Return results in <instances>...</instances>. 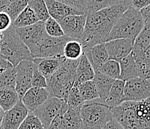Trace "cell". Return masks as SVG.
Returning <instances> with one entry per match:
<instances>
[{
	"label": "cell",
	"instance_id": "cell-1",
	"mask_svg": "<svg viewBox=\"0 0 150 129\" xmlns=\"http://www.w3.org/2000/svg\"><path fill=\"white\" fill-rule=\"evenodd\" d=\"M129 8L128 5L120 4L88 13L81 39L84 52L95 45L107 42L109 34L117 20Z\"/></svg>",
	"mask_w": 150,
	"mask_h": 129
},
{
	"label": "cell",
	"instance_id": "cell-2",
	"mask_svg": "<svg viewBox=\"0 0 150 129\" xmlns=\"http://www.w3.org/2000/svg\"><path fill=\"white\" fill-rule=\"evenodd\" d=\"M79 60L66 59L52 75L46 78V89L50 96L66 101L68 93L75 84Z\"/></svg>",
	"mask_w": 150,
	"mask_h": 129
},
{
	"label": "cell",
	"instance_id": "cell-3",
	"mask_svg": "<svg viewBox=\"0 0 150 129\" xmlns=\"http://www.w3.org/2000/svg\"><path fill=\"white\" fill-rule=\"evenodd\" d=\"M144 23L145 20L140 11L129 7L117 20L109 34L107 42L122 38L129 39L134 42L144 28Z\"/></svg>",
	"mask_w": 150,
	"mask_h": 129
},
{
	"label": "cell",
	"instance_id": "cell-4",
	"mask_svg": "<svg viewBox=\"0 0 150 129\" xmlns=\"http://www.w3.org/2000/svg\"><path fill=\"white\" fill-rule=\"evenodd\" d=\"M3 35L0 46V55L2 58L14 66L25 60L33 61L30 50L20 39L13 25L3 32Z\"/></svg>",
	"mask_w": 150,
	"mask_h": 129
},
{
	"label": "cell",
	"instance_id": "cell-5",
	"mask_svg": "<svg viewBox=\"0 0 150 129\" xmlns=\"http://www.w3.org/2000/svg\"><path fill=\"white\" fill-rule=\"evenodd\" d=\"M80 114L84 129H102L113 118L110 108L99 99L84 101L80 105Z\"/></svg>",
	"mask_w": 150,
	"mask_h": 129
},
{
	"label": "cell",
	"instance_id": "cell-6",
	"mask_svg": "<svg viewBox=\"0 0 150 129\" xmlns=\"http://www.w3.org/2000/svg\"><path fill=\"white\" fill-rule=\"evenodd\" d=\"M73 39L67 36L55 37L46 35V37L31 51L33 58H51L64 56V48L69 40Z\"/></svg>",
	"mask_w": 150,
	"mask_h": 129
},
{
	"label": "cell",
	"instance_id": "cell-7",
	"mask_svg": "<svg viewBox=\"0 0 150 129\" xmlns=\"http://www.w3.org/2000/svg\"><path fill=\"white\" fill-rule=\"evenodd\" d=\"M67 109V103L65 100L50 96L41 105L32 113L40 119L45 129H47L55 116L58 114H64Z\"/></svg>",
	"mask_w": 150,
	"mask_h": 129
},
{
	"label": "cell",
	"instance_id": "cell-8",
	"mask_svg": "<svg viewBox=\"0 0 150 129\" xmlns=\"http://www.w3.org/2000/svg\"><path fill=\"white\" fill-rule=\"evenodd\" d=\"M113 118L124 129H144L134 111V102L125 101L115 108H110Z\"/></svg>",
	"mask_w": 150,
	"mask_h": 129
},
{
	"label": "cell",
	"instance_id": "cell-9",
	"mask_svg": "<svg viewBox=\"0 0 150 129\" xmlns=\"http://www.w3.org/2000/svg\"><path fill=\"white\" fill-rule=\"evenodd\" d=\"M35 66L33 61L25 60L15 66V90L18 93L20 100L26 91L31 87V80Z\"/></svg>",
	"mask_w": 150,
	"mask_h": 129
},
{
	"label": "cell",
	"instance_id": "cell-10",
	"mask_svg": "<svg viewBox=\"0 0 150 129\" xmlns=\"http://www.w3.org/2000/svg\"><path fill=\"white\" fill-rule=\"evenodd\" d=\"M125 101L139 102L150 97V79L135 78L125 81Z\"/></svg>",
	"mask_w": 150,
	"mask_h": 129
},
{
	"label": "cell",
	"instance_id": "cell-11",
	"mask_svg": "<svg viewBox=\"0 0 150 129\" xmlns=\"http://www.w3.org/2000/svg\"><path fill=\"white\" fill-rule=\"evenodd\" d=\"M16 32L23 43L26 45L30 52L47 35L45 30L44 23L42 21H38L29 26L16 28Z\"/></svg>",
	"mask_w": 150,
	"mask_h": 129
},
{
	"label": "cell",
	"instance_id": "cell-12",
	"mask_svg": "<svg viewBox=\"0 0 150 129\" xmlns=\"http://www.w3.org/2000/svg\"><path fill=\"white\" fill-rule=\"evenodd\" d=\"M87 15H71L58 20L65 36L81 42L84 34Z\"/></svg>",
	"mask_w": 150,
	"mask_h": 129
},
{
	"label": "cell",
	"instance_id": "cell-13",
	"mask_svg": "<svg viewBox=\"0 0 150 129\" xmlns=\"http://www.w3.org/2000/svg\"><path fill=\"white\" fill-rule=\"evenodd\" d=\"M28 113L26 107L20 100L13 108L5 111L1 123L2 129H18Z\"/></svg>",
	"mask_w": 150,
	"mask_h": 129
},
{
	"label": "cell",
	"instance_id": "cell-14",
	"mask_svg": "<svg viewBox=\"0 0 150 129\" xmlns=\"http://www.w3.org/2000/svg\"><path fill=\"white\" fill-rule=\"evenodd\" d=\"M108 54V60L120 61L133 50L134 42L129 39H116L104 43Z\"/></svg>",
	"mask_w": 150,
	"mask_h": 129
},
{
	"label": "cell",
	"instance_id": "cell-15",
	"mask_svg": "<svg viewBox=\"0 0 150 129\" xmlns=\"http://www.w3.org/2000/svg\"><path fill=\"white\" fill-rule=\"evenodd\" d=\"M50 96L46 88L31 87L24 94L21 101L29 112H34Z\"/></svg>",
	"mask_w": 150,
	"mask_h": 129
},
{
	"label": "cell",
	"instance_id": "cell-16",
	"mask_svg": "<svg viewBox=\"0 0 150 129\" xmlns=\"http://www.w3.org/2000/svg\"><path fill=\"white\" fill-rule=\"evenodd\" d=\"M66 58L62 57H51V58H34L33 62L36 65L38 70L44 75L49 78L52 75L65 61Z\"/></svg>",
	"mask_w": 150,
	"mask_h": 129
},
{
	"label": "cell",
	"instance_id": "cell-17",
	"mask_svg": "<svg viewBox=\"0 0 150 129\" xmlns=\"http://www.w3.org/2000/svg\"><path fill=\"white\" fill-rule=\"evenodd\" d=\"M45 2L50 17L56 20L71 15L83 14L80 11L56 0H45Z\"/></svg>",
	"mask_w": 150,
	"mask_h": 129
},
{
	"label": "cell",
	"instance_id": "cell-18",
	"mask_svg": "<svg viewBox=\"0 0 150 129\" xmlns=\"http://www.w3.org/2000/svg\"><path fill=\"white\" fill-rule=\"evenodd\" d=\"M95 75V71L89 60L86 56L85 53H83L79 60L77 67L76 70V79L75 84L79 85L83 82L92 81Z\"/></svg>",
	"mask_w": 150,
	"mask_h": 129
},
{
	"label": "cell",
	"instance_id": "cell-19",
	"mask_svg": "<svg viewBox=\"0 0 150 129\" xmlns=\"http://www.w3.org/2000/svg\"><path fill=\"white\" fill-rule=\"evenodd\" d=\"M84 53L92 65L94 71H96L105 62L108 60V54L105 47L104 43L95 45L88 51H84Z\"/></svg>",
	"mask_w": 150,
	"mask_h": 129
},
{
	"label": "cell",
	"instance_id": "cell-20",
	"mask_svg": "<svg viewBox=\"0 0 150 129\" xmlns=\"http://www.w3.org/2000/svg\"><path fill=\"white\" fill-rule=\"evenodd\" d=\"M125 81L120 79H117L114 81L112 87L110 88L108 96L105 102V104L108 106L109 108H115L125 102Z\"/></svg>",
	"mask_w": 150,
	"mask_h": 129
},
{
	"label": "cell",
	"instance_id": "cell-21",
	"mask_svg": "<svg viewBox=\"0 0 150 129\" xmlns=\"http://www.w3.org/2000/svg\"><path fill=\"white\" fill-rule=\"evenodd\" d=\"M119 63L120 66V75L119 79L126 81L128 80L138 78L137 64L132 51L129 55L120 60Z\"/></svg>",
	"mask_w": 150,
	"mask_h": 129
},
{
	"label": "cell",
	"instance_id": "cell-22",
	"mask_svg": "<svg viewBox=\"0 0 150 129\" xmlns=\"http://www.w3.org/2000/svg\"><path fill=\"white\" fill-rule=\"evenodd\" d=\"M93 81L96 85L99 99L102 103H105L115 80L102 74L100 72L95 71V75Z\"/></svg>",
	"mask_w": 150,
	"mask_h": 129
},
{
	"label": "cell",
	"instance_id": "cell-23",
	"mask_svg": "<svg viewBox=\"0 0 150 129\" xmlns=\"http://www.w3.org/2000/svg\"><path fill=\"white\" fill-rule=\"evenodd\" d=\"M134 111L144 129H150V97L139 102H134Z\"/></svg>",
	"mask_w": 150,
	"mask_h": 129
},
{
	"label": "cell",
	"instance_id": "cell-24",
	"mask_svg": "<svg viewBox=\"0 0 150 129\" xmlns=\"http://www.w3.org/2000/svg\"><path fill=\"white\" fill-rule=\"evenodd\" d=\"M62 129H84L80 114V106L68 108L63 116Z\"/></svg>",
	"mask_w": 150,
	"mask_h": 129
},
{
	"label": "cell",
	"instance_id": "cell-25",
	"mask_svg": "<svg viewBox=\"0 0 150 129\" xmlns=\"http://www.w3.org/2000/svg\"><path fill=\"white\" fill-rule=\"evenodd\" d=\"M20 100L15 88H0V106L4 111H8Z\"/></svg>",
	"mask_w": 150,
	"mask_h": 129
},
{
	"label": "cell",
	"instance_id": "cell-26",
	"mask_svg": "<svg viewBox=\"0 0 150 129\" xmlns=\"http://www.w3.org/2000/svg\"><path fill=\"white\" fill-rule=\"evenodd\" d=\"M39 21L37 15L35 12L27 6L21 13L19 14L16 20L12 23V25L15 28H23V27L29 26L31 25L36 23Z\"/></svg>",
	"mask_w": 150,
	"mask_h": 129
},
{
	"label": "cell",
	"instance_id": "cell-27",
	"mask_svg": "<svg viewBox=\"0 0 150 129\" xmlns=\"http://www.w3.org/2000/svg\"><path fill=\"white\" fill-rule=\"evenodd\" d=\"M84 53L82 44L80 41L70 40L65 44L64 48V56L66 59L78 60Z\"/></svg>",
	"mask_w": 150,
	"mask_h": 129
},
{
	"label": "cell",
	"instance_id": "cell-28",
	"mask_svg": "<svg viewBox=\"0 0 150 129\" xmlns=\"http://www.w3.org/2000/svg\"><path fill=\"white\" fill-rule=\"evenodd\" d=\"M96 71L100 72L102 74L113 78L114 80L119 79L120 75V66L119 61L114 60H108Z\"/></svg>",
	"mask_w": 150,
	"mask_h": 129
},
{
	"label": "cell",
	"instance_id": "cell-29",
	"mask_svg": "<svg viewBox=\"0 0 150 129\" xmlns=\"http://www.w3.org/2000/svg\"><path fill=\"white\" fill-rule=\"evenodd\" d=\"M81 96L84 101H90L99 99L97 90L93 81H88L77 85Z\"/></svg>",
	"mask_w": 150,
	"mask_h": 129
},
{
	"label": "cell",
	"instance_id": "cell-30",
	"mask_svg": "<svg viewBox=\"0 0 150 129\" xmlns=\"http://www.w3.org/2000/svg\"><path fill=\"white\" fill-rule=\"evenodd\" d=\"M28 6L35 12L39 21L44 23L50 17L45 0H28Z\"/></svg>",
	"mask_w": 150,
	"mask_h": 129
},
{
	"label": "cell",
	"instance_id": "cell-31",
	"mask_svg": "<svg viewBox=\"0 0 150 129\" xmlns=\"http://www.w3.org/2000/svg\"><path fill=\"white\" fill-rule=\"evenodd\" d=\"M15 66L10 63L8 67L0 74V88H15Z\"/></svg>",
	"mask_w": 150,
	"mask_h": 129
},
{
	"label": "cell",
	"instance_id": "cell-32",
	"mask_svg": "<svg viewBox=\"0 0 150 129\" xmlns=\"http://www.w3.org/2000/svg\"><path fill=\"white\" fill-rule=\"evenodd\" d=\"M28 0H13L4 12L10 17L13 23L20 13L28 6Z\"/></svg>",
	"mask_w": 150,
	"mask_h": 129
},
{
	"label": "cell",
	"instance_id": "cell-33",
	"mask_svg": "<svg viewBox=\"0 0 150 129\" xmlns=\"http://www.w3.org/2000/svg\"><path fill=\"white\" fill-rule=\"evenodd\" d=\"M44 25L46 34L49 36L55 37L64 36L61 25L59 24L58 20H56L55 19L50 17L44 22Z\"/></svg>",
	"mask_w": 150,
	"mask_h": 129
},
{
	"label": "cell",
	"instance_id": "cell-34",
	"mask_svg": "<svg viewBox=\"0 0 150 129\" xmlns=\"http://www.w3.org/2000/svg\"><path fill=\"white\" fill-rule=\"evenodd\" d=\"M18 129H45L40 120L32 112H29Z\"/></svg>",
	"mask_w": 150,
	"mask_h": 129
},
{
	"label": "cell",
	"instance_id": "cell-35",
	"mask_svg": "<svg viewBox=\"0 0 150 129\" xmlns=\"http://www.w3.org/2000/svg\"><path fill=\"white\" fill-rule=\"evenodd\" d=\"M66 102L67 103L68 108H78L84 102V101L80 94L77 85H73L68 93Z\"/></svg>",
	"mask_w": 150,
	"mask_h": 129
},
{
	"label": "cell",
	"instance_id": "cell-36",
	"mask_svg": "<svg viewBox=\"0 0 150 129\" xmlns=\"http://www.w3.org/2000/svg\"><path fill=\"white\" fill-rule=\"evenodd\" d=\"M80 11L83 14L88 15L91 0H56Z\"/></svg>",
	"mask_w": 150,
	"mask_h": 129
},
{
	"label": "cell",
	"instance_id": "cell-37",
	"mask_svg": "<svg viewBox=\"0 0 150 129\" xmlns=\"http://www.w3.org/2000/svg\"><path fill=\"white\" fill-rule=\"evenodd\" d=\"M31 87L46 88V78L41 73L39 72L36 65L34 68L33 76L31 80Z\"/></svg>",
	"mask_w": 150,
	"mask_h": 129
},
{
	"label": "cell",
	"instance_id": "cell-38",
	"mask_svg": "<svg viewBox=\"0 0 150 129\" xmlns=\"http://www.w3.org/2000/svg\"><path fill=\"white\" fill-rule=\"evenodd\" d=\"M138 77L143 79H150V64L142 60H135Z\"/></svg>",
	"mask_w": 150,
	"mask_h": 129
},
{
	"label": "cell",
	"instance_id": "cell-39",
	"mask_svg": "<svg viewBox=\"0 0 150 129\" xmlns=\"http://www.w3.org/2000/svg\"><path fill=\"white\" fill-rule=\"evenodd\" d=\"M11 25V20L8 15L4 11L0 12V32H5Z\"/></svg>",
	"mask_w": 150,
	"mask_h": 129
},
{
	"label": "cell",
	"instance_id": "cell-40",
	"mask_svg": "<svg viewBox=\"0 0 150 129\" xmlns=\"http://www.w3.org/2000/svg\"><path fill=\"white\" fill-rule=\"evenodd\" d=\"M64 114H58V116H55L52 119L47 129H62V121Z\"/></svg>",
	"mask_w": 150,
	"mask_h": 129
},
{
	"label": "cell",
	"instance_id": "cell-41",
	"mask_svg": "<svg viewBox=\"0 0 150 129\" xmlns=\"http://www.w3.org/2000/svg\"><path fill=\"white\" fill-rule=\"evenodd\" d=\"M150 5V0H131V7L140 11Z\"/></svg>",
	"mask_w": 150,
	"mask_h": 129
},
{
	"label": "cell",
	"instance_id": "cell-42",
	"mask_svg": "<svg viewBox=\"0 0 150 129\" xmlns=\"http://www.w3.org/2000/svg\"><path fill=\"white\" fill-rule=\"evenodd\" d=\"M102 129H124L122 126L120 125L118 122L115 119L112 118V119L109 120L105 125L102 128Z\"/></svg>",
	"mask_w": 150,
	"mask_h": 129
},
{
	"label": "cell",
	"instance_id": "cell-43",
	"mask_svg": "<svg viewBox=\"0 0 150 129\" xmlns=\"http://www.w3.org/2000/svg\"><path fill=\"white\" fill-rule=\"evenodd\" d=\"M140 11L142 15V17H143V18H144V20L145 21L150 20V5L145 7L144 8H142Z\"/></svg>",
	"mask_w": 150,
	"mask_h": 129
},
{
	"label": "cell",
	"instance_id": "cell-44",
	"mask_svg": "<svg viewBox=\"0 0 150 129\" xmlns=\"http://www.w3.org/2000/svg\"><path fill=\"white\" fill-rule=\"evenodd\" d=\"M13 0H0V12L4 11Z\"/></svg>",
	"mask_w": 150,
	"mask_h": 129
},
{
	"label": "cell",
	"instance_id": "cell-45",
	"mask_svg": "<svg viewBox=\"0 0 150 129\" xmlns=\"http://www.w3.org/2000/svg\"><path fill=\"white\" fill-rule=\"evenodd\" d=\"M9 63H9L8 61H7L6 63H2V64H0V74H1V73H2V72H3L4 70H5V69L8 67V66Z\"/></svg>",
	"mask_w": 150,
	"mask_h": 129
},
{
	"label": "cell",
	"instance_id": "cell-46",
	"mask_svg": "<svg viewBox=\"0 0 150 129\" xmlns=\"http://www.w3.org/2000/svg\"><path fill=\"white\" fill-rule=\"evenodd\" d=\"M4 113H5V111H3V109H2V108H1V106H0V125L2 123V118H3L4 116Z\"/></svg>",
	"mask_w": 150,
	"mask_h": 129
},
{
	"label": "cell",
	"instance_id": "cell-47",
	"mask_svg": "<svg viewBox=\"0 0 150 129\" xmlns=\"http://www.w3.org/2000/svg\"><path fill=\"white\" fill-rule=\"evenodd\" d=\"M0 129H2V126H1V125H0Z\"/></svg>",
	"mask_w": 150,
	"mask_h": 129
},
{
	"label": "cell",
	"instance_id": "cell-48",
	"mask_svg": "<svg viewBox=\"0 0 150 129\" xmlns=\"http://www.w3.org/2000/svg\"><path fill=\"white\" fill-rule=\"evenodd\" d=\"M91 129H95V128H91Z\"/></svg>",
	"mask_w": 150,
	"mask_h": 129
}]
</instances>
